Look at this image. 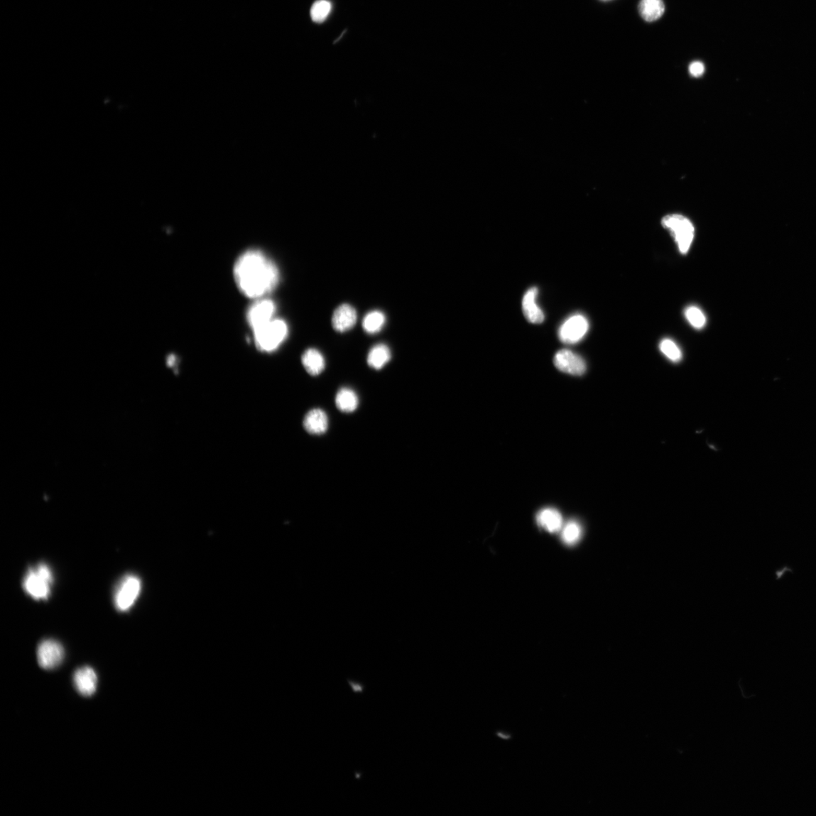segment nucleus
Wrapping results in <instances>:
<instances>
[{"label": "nucleus", "mask_w": 816, "mask_h": 816, "mask_svg": "<svg viewBox=\"0 0 816 816\" xmlns=\"http://www.w3.org/2000/svg\"><path fill=\"white\" fill-rule=\"evenodd\" d=\"M391 358V351L386 345L377 344L370 350L366 361L371 368L381 370L384 368Z\"/></svg>", "instance_id": "obj_18"}, {"label": "nucleus", "mask_w": 816, "mask_h": 816, "mask_svg": "<svg viewBox=\"0 0 816 816\" xmlns=\"http://www.w3.org/2000/svg\"><path fill=\"white\" fill-rule=\"evenodd\" d=\"M601 1H603V2H608V1H611V0H601Z\"/></svg>", "instance_id": "obj_27"}, {"label": "nucleus", "mask_w": 816, "mask_h": 816, "mask_svg": "<svg viewBox=\"0 0 816 816\" xmlns=\"http://www.w3.org/2000/svg\"><path fill=\"white\" fill-rule=\"evenodd\" d=\"M168 363L170 366L174 365L175 363V357H170Z\"/></svg>", "instance_id": "obj_26"}, {"label": "nucleus", "mask_w": 816, "mask_h": 816, "mask_svg": "<svg viewBox=\"0 0 816 816\" xmlns=\"http://www.w3.org/2000/svg\"><path fill=\"white\" fill-rule=\"evenodd\" d=\"M289 330L282 319L274 318L254 330V340L259 351L272 352L277 350L287 339Z\"/></svg>", "instance_id": "obj_2"}, {"label": "nucleus", "mask_w": 816, "mask_h": 816, "mask_svg": "<svg viewBox=\"0 0 816 816\" xmlns=\"http://www.w3.org/2000/svg\"><path fill=\"white\" fill-rule=\"evenodd\" d=\"M538 293L537 288H530L524 295L523 311L527 320L532 324H541L544 321V314L536 303Z\"/></svg>", "instance_id": "obj_12"}, {"label": "nucleus", "mask_w": 816, "mask_h": 816, "mask_svg": "<svg viewBox=\"0 0 816 816\" xmlns=\"http://www.w3.org/2000/svg\"><path fill=\"white\" fill-rule=\"evenodd\" d=\"M582 528L576 522H570L562 529V538L567 545H573L582 537Z\"/></svg>", "instance_id": "obj_23"}, {"label": "nucleus", "mask_w": 816, "mask_h": 816, "mask_svg": "<svg viewBox=\"0 0 816 816\" xmlns=\"http://www.w3.org/2000/svg\"><path fill=\"white\" fill-rule=\"evenodd\" d=\"M327 413L321 409H313L305 417L303 425L305 430L310 434L322 435L328 429Z\"/></svg>", "instance_id": "obj_13"}, {"label": "nucleus", "mask_w": 816, "mask_h": 816, "mask_svg": "<svg viewBox=\"0 0 816 816\" xmlns=\"http://www.w3.org/2000/svg\"><path fill=\"white\" fill-rule=\"evenodd\" d=\"M660 350L664 354L670 361L680 362L682 359V353L680 348L672 339H664L661 340L659 345Z\"/></svg>", "instance_id": "obj_20"}, {"label": "nucleus", "mask_w": 816, "mask_h": 816, "mask_svg": "<svg viewBox=\"0 0 816 816\" xmlns=\"http://www.w3.org/2000/svg\"><path fill=\"white\" fill-rule=\"evenodd\" d=\"M276 310V305L271 300L263 299L256 301L248 310L246 314L248 325L253 331L255 330L274 319Z\"/></svg>", "instance_id": "obj_8"}, {"label": "nucleus", "mask_w": 816, "mask_h": 816, "mask_svg": "<svg viewBox=\"0 0 816 816\" xmlns=\"http://www.w3.org/2000/svg\"><path fill=\"white\" fill-rule=\"evenodd\" d=\"M236 286L246 298L259 299L274 290L280 279L276 264L262 251H247L234 266Z\"/></svg>", "instance_id": "obj_1"}, {"label": "nucleus", "mask_w": 816, "mask_h": 816, "mask_svg": "<svg viewBox=\"0 0 816 816\" xmlns=\"http://www.w3.org/2000/svg\"><path fill=\"white\" fill-rule=\"evenodd\" d=\"M64 656L63 646L53 640L44 641L38 648V663L45 670H53L60 665Z\"/></svg>", "instance_id": "obj_7"}, {"label": "nucleus", "mask_w": 816, "mask_h": 816, "mask_svg": "<svg viewBox=\"0 0 816 816\" xmlns=\"http://www.w3.org/2000/svg\"><path fill=\"white\" fill-rule=\"evenodd\" d=\"M53 582L52 572L48 565L41 563L31 567L23 578V587L35 599H46L50 594Z\"/></svg>", "instance_id": "obj_3"}, {"label": "nucleus", "mask_w": 816, "mask_h": 816, "mask_svg": "<svg viewBox=\"0 0 816 816\" xmlns=\"http://www.w3.org/2000/svg\"><path fill=\"white\" fill-rule=\"evenodd\" d=\"M302 362L307 372L317 376L325 369V359L322 352L315 349H307L303 354Z\"/></svg>", "instance_id": "obj_16"}, {"label": "nucleus", "mask_w": 816, "mask_h": 816, "mask_svg": "<svg viewBox=\"0 0 816 816\" xmlns=\"http://www.w3.org/2000/svg\"><path fill=\"white\" fill-rule=\"evenodd\" d=\"M331 10L332 4L328 0H317L311 8V18L316 23H322L327 18Z\"/></svg>", "instance_id": "obj_21"}, {"label": "nucleus", "mask_w": 816, "mask_h": 816, "mask_svg": "<svg viewBox=\"0 0 816 816\" xmlns=\"http://www.w3.org/2000/svg\"><path fill=\"white\" fill-rule=\"evenodd\" d=\"M684 315L689 323L697 330H702L707 323L705 313L699 307L691 305L685 309Z\"/></svg>", "instance_id": "obj_22"}, {"label": "nucleus", "mask_w": 816, "mask_h": 816, "mask_svg": "<svg viewBox=\"0 0 816 816\" xmlns=\"http://www.w3.org/2000/svg\"><path fill=\"white\" fill-rule=\"evenodd\" d=\"M141 588V583L137 576H125L115 591L114 605L116 609L126 611L131 608L139 596Z\"/></svg>", "instance_id": "obj_5"}, {"label": "nucleus", "mask_w": 816, "mask_h": 816, "mask_svg": "<svg viewBox=\"0 0 816 816\" xmlns=\"http://www.w3.org/2000/svg\"><path fill=\"white\" fill-rule=\"evenodd\" d=\"M554 364L560 371L575 376H582L587 370L585 361L569 349H562L555 354Z\"/></svg>", "instance_id": "obj_9"}, {"label": "nucleus", "mask_w": 816, "mask_h": 816, "mask_svg": "<svg viewBox=\"0 0 816 816\" xmlns=\"http://www.w3.org/2000/svg\"><path fill=\"white\" fill-rule=\"evenodd\" d=\"M662 226L668 229L678 246L682 254H687L695 238V228L690 219L674 214L662 219Z\"/></svg>", "instance_id": "obj_4"}, {"label": "nucleus", "mask_w": 816, "mask_h": 816, "mask_svg": "<svg viewBox=\"0 0 816 816\" xmlns=\"http://www.w3.org/2000/svg\"><path fill=\"white\" fill-rule=\"evenodd\" d=\"M74 682L80 695L91 696L97 691L98 678L92 668L84 667L75 673Z\"/></svg>", "instance_id": "obj_11"}, {"label": "nucleus", "mask_w": 816, "mask_h": 816, "mask_svg": "<svg viewBox=\"0 0 816 816\" xmlns=\"http://www.w3.org/2000/svg\"><path fill=\"white\" fill-rule=\"evenodd\" d=\"M386 318L382 312L379 310L371 311L366 314L363 320V328L366 333L374 334L383 329L385 326Z\"/></svg>", "instance_id": "obj_19"}, {"label": "nucleus", "mask_w": 816, "mask_h": 816, "mask_svg": "<svg viewBox=\"0 0 816 816\" xmlns=\"http://www.w3.org/2000/svg\"><path fill=\"white\" fill-rule=\"evenodd\" d=\"M638 13L647 22H654L662 17L665 11L663 0H641Z\"/></svg>", "instance_id": "obj_14"}, {"label": "nucleus", "mask_w": 816, "mask_h": 816, "mask_svg": "<svg viewBox=\"0 0 816 816\" xmlns=\"http://www.w3.org/2000/svg\"><path fill=\"white\" fill-rule=\"evenodd\" d=\"M357 312L349 304H342L337 307L332 317L334 329L339 333H344L356 325L357 322Z\"/></svg>", "instance_id": "obj_10"}, {"label": "nucleus", "mask_w": 816, "mask_h": 816, "mask_svg": "<svg viewBox=\"0 0 816 816\" xmlns=\"http://www.w3.org/2000/svg\"><path fill=\"white\" fill-rule=\"evenodd\" d=\"M690 73L694 77H700L705 73V67L702 62L696 61L690 64Z\"/></svg>", "instance_id": "obj_24"}, {"label": "nucleus", "mask_w": 816, "mask_h": 816, "mask_svg": "<svg viewBox=\"0 0 816 816\" xmlns=\"http://www.w3.org/2000/svg\"><path fill=\"white\" fill-rule=\"evenodd\" d=\"M335 402L337 408L340 411L352 413L357 409L359 400L358 395L353 389L342 388L339 390L336 396Z\"/></svg>", "instance_id": "obj_17"}, {"label": "nucleus", "mask_w": 816, "mask_h": 816, "mask_svg": "<svg viewBox=\"0 0 816 816\" xmlns=\"http://www.w3.org/2000/svg\"><path fill=\"white\" fill-rule=\"evenodd\" d=\"M589 327V322L585 316L580 314L572 315L560 327V339L565 344H576L586 336Z\"/></svg>", "instance_id": "obj_6"}, {"label": "nucleus", "mask_w": 816, "mask_h": 816, "mask_svg": "<svg viewBox=\"0 0 816 816\" xmlns=\"http://www.w3.org/2000/svg\"><path fill=\"white\" fill-rule=\"evenodd\" d=\"M349 684L354 693H361L364 689V685L361 683L354 682L352 680H349Z\"/></svg>", "instance_id": "obj_25"}, {"label": "nucleus", "mask_w": 816, "mask_h": 816, "mask_svg": "<svg viewBox=\"0 0 816 816\" xmlns=\"http://www.w3.org/2000/svg\"><path fill=\"white\" fill-rule=\"evenodd\" d=\"M540 526L551 533L558 532L562 528V516L555 508H546L539 512L537 517Z\"/></svg>", "instance_id": "obj_15"}]
</instances>
